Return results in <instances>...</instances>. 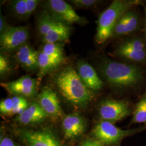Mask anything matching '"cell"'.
<instances>
[{
	"label": "cell",
	"mask_w": 146,
	"mask_h": 146,
	"mask_svg": "<svg viewBox=\"0 0 146 146\" xmlns=\"http://www.w3.org/2000/svg\"><path fill=\"white\" fill-rule=\"evenodd\" d=\"M11 26L7 22L5 17L1 14L0 17V34H2L5 31H7Z\"/></svg>",
	"instance_id": "cell-26"
},
{
	"label": "cell",
	"mask_w": 146,
	"mask_h": 146,
	"mask_svg": "<svg viewBox=\"0 0 146 146\" xmlns=\"http://www.w3.org/2000/svg\"><path fill=\"white\" fill-rule=\"evenodd\" d=\"M116 54L131 62H141L146 59V44L141 39L132 38L120 44Z\"/></svg>",
	"instance_id": "cell-9"
},
{
	"label": "cell",
	"mask_w": 146,
	"mask_h": 146,
	"mask_svg": "<svg viewBox=\"0 0 146 146\" xmlns=\"http://www.w3.org/2000/svg\"><path fill=\"white\" fill-rule=\"evenodd\" d=\"M1 85L15 96L32 97L36 94L38 83L37 80L29 76H23L13 81L1 83Z\"/></svg>",
	"instance_id": "cell-10"
},
{
	"label": "cell",
	"mask_w": 146,
	"mask_h": 146,
	"mask_svg": "<svg viewBox=\"0 0 146 146\" xmlns=\"http://www.w3.org/2000/svg\"><path fill=\"white\" fill-rule=\"evenodd\" d=\"M13 100V115H20L29 106L27 100L22 96H15Z\"/></svg>",
	"instance_id": "cell-22"
},
{
	"label": "cell",
	"mask_w": 146,
	"mask_h": 146,
	"mask_svg": "<svg viewBox=\"0 0 146 146\" xmlns=\"http://www.w3.org/2000/svg\"><path fill=\"white\" fill-rule=\"evenodd\" d=\"M77 69L79 77L90 90L98 91L104 87L103 81L88 63L84 60H79L77 63Z\"/></svg>",
	"instance_id": "cell-12"
},
{
	"label": "cell",
	"mask_w": 146,
	"mask_h": 146,
	"mask_svg": "<svg viewBox=\"0 0 146 146\" xmlns=\"http://www.w3.org/2000/svg\"><path fill=\"white\" fill-rule=\"evenodd\" d=\"M10 65L8 59L2 54L0 55V74L3 76L9 71Z\"/></svg>",
	"instance_id": "cell-25"
},
{
	"label": "cell",
	"mask_w": 146,
	"mask_h": 146,
	"mask_svg": "<svg viewBox=\"0 0 146 146\" xmlns=\"http://www.w3.org/2000/svg\"><path fill=\"white\" fill-rule=\"evenodd\" d=\"M38 78L41 80L45 75L55 70L63 63L49 57L41 50L38 53Z\"/></svg>",
	"instance_id": "cell-19"
},
{
	"label": "cell",
	"mask_w": 146,
	"mask_h": 146,
	"mask_svg": "<svg viewBox=\"0 0 146 146\" xmlns=\"http://www.w3.org/2000/svg\"><path fill=\"white\" fill-rule=\"evenodd\" d=\"M38 103L48 116L52 119H56L64 114L57 95L50 88L44 87L42 89L38 96Z\"/></svg>",
	"instance_id": "cell-11"
},
{
	"label": "cell",
	"mask_w": 146,
	"mask_h": 146,
	"mask_svg": "<svg viewBox=\"0 0 146 146\" xmlns=\"http://www.w3.org/2000/svg\"><path fill=\"white\" fill-rule=\"evenodd\" d=\"M142 4L137 0H115L100 15L97 22L95 41L101 44L113 36L115 26L125 12L136 5Z\"/></svg>",
	"instance_id": "cell-3"
},
{
	"label": "cell",
	"mask_w": 146,
	"mask_h": 146,
	"mask_svg": "<svg viewBox=\"0 0 146 146\" xmlns=\"http://www.w3.org/2000/svg\"><path fill=\"white\" fill-rule=\"evenodd\" d=\"M38 0H15L11 1V9L18 18L26 19L35 11L40 3Z\"/></svg>",
	"instance_id": "cell-17"
},
{
	"label": "cell",
	"mask_w": 146,
	"mask_h": 146,
	"mask_svg": "<svg viewBox=\"0 0 146 146\" xmlns=\"http://www.w3.org/2000/svg\"><path fill=\"white\" fill-rule=\"evenodd\" d=\"M101 142L96 139L88 140L84 141L81 146H104Z\"/></svg>",
	"instance_id": "cell-27"
},
{
	"label": "cell",
	"mask_w": 146,
	"mask_h": 146,
	"mask_svg": "<svg viewBox=\"0 0 146 146\" xmlns=\"http://www.w3.org/2000/svg\"><path fill=\"white\" fill-rule=\"evenodd\" d=\"M100 1L97 0H72V2L74 5H76L79 8H90L98 4Z\"/></svg>",
	"instance_id": "cell-24"
},
{
	"label": "cell",
	"mask_w": 146,
	"mask_h": 146,
	"mask_svg": "<svg viewBox=\"0 0 146 146\" xmlns=\"http://www.w3.org/2000/svg\"><path fill=\"white\" fill-rule=\"evenodd\" d=\"M46 8L47 13L54 19L67 26L84 21L71 5L62 0L48 1Z\"/></svg>",
	"instance_id": "cell-6"
},
{
	"label": "cell",
	"mask_w": 146,
	"mask_h": 146,
	"mask_svg": "<svg viewBox=\"0 0 146 146\" xmlns=\"http://www.w3.org/2000/svg\"><path fill=\"white\" fill-rule=\"evenodd\" d=\"M100 72L110 86L117 88L135 87L143 79L142 71L135 65L110 60L102 61Z\"/></svg>",
	"instance_id": "cell-2"
},
{
	"label": "cell",
	"mask_w": 146,
	"mask_h": 146,
	"mask_svg": "<svg viewBox=\"0 0 146 146\" xmlns=\"http://www.w3.org/2000/svg\"><path fill=\"white\" fill-rule=\"evenodd\" d=\"M17 133L28 146H61L56 136L49 130L19 129Z\"/></svg>",
	"instance_id": "cell-8"
},
{
	"label": "cell",
	"mask_w": 146,
	"mask_h": 146,
	"mask_svg": "<svg viewBox=\"0 0 146 146\" xmlns=\"http://www.w3.org/2000/svg\"><path fill=\"white\" fill-rule=\"evenodd\" d=\"M139 23V17L137 13L129 10L121 16L114 29L113 36L119 37L135 31Z\"/></svg>",
	"instance_id": "cell-14"
},
{
	"label": "cell",
	"mask_w": 146,
	"mask_h": 146,
	"mask_svg": "<svg viewBox=\"0 0 146 146\" xmlns=\"http://www.w3.org/2000/svg\"><path fill=\"white\" fill-rule=\"evenodd\" d=\"M0 112L3 115H13V98L1 100L0 102Z\"/></svg>",
	"instance_id": "cell-23"
},
{
	"label": "cell",
	"mask_w": 146,
	"mask_h": 146,
	"mask_svg": "<svg viewBox=\"0 0 146 146\" xmlns=\"http://www.w3.org/2000/svg\"><path fill=\"white\" fill-rule=\"evenodd\" d=\"M38 53L39 52L26 43L16 50V59L23 68L34 71L38 69Z\"/></svg>",
	"instance_id": "cell-15"
},
{
	"label": "cell",
	"mask_w": 146,
	"mask_h": 146,
	"mask_svg": "<svg viewBox=\"0 0 146 146\" xmlns=\"http://www.w3.org/2000/svg\"><path fill=\"white\" fill-rule=\"evenodd\" d=\"M141 131L142 129L123 130L111 122L101 120L95 126L93 133L95 139L102 144L115 145L124 138Z\"/></svg>",
	"instance_id": "cell-4"
},
{
	"label": "cell",
	"mask_w": 146,
	"mask_h": 146,
	"mask_svg": "<svg viewBox=\"0 0 146 146\" xmlns=\"http://www.w3.org/2000/svg\"><path fill=\"white\" fill-rule=\"evenodd\" d=\"M47 116V113L37 102L30 104L22 114L17 116L16 120L21 124L28 125L41 122Z\"/></svg>",
	"instance_id": "cell-16"
},
{
	"label": "cell",
	"mask_w": 146,
	"mask_h": 146,
	"mask_svg": "<svg viewBox=\"0 0 146 146\" xmlns=\"http://www.w3.org/2000/svg\"><path fill=\"white\" fill-rule=\"evenodd\" d=\"M29 33L27 27H11L0 35L1 50L11 52L26 44Z\"/></svg>",
	"instance_id": "cell-7"
},
{
	"label": "cell",
	"mask_w": 146,
	"mask_h": 146,
	"mask_svg": "<svg viewBox=\"0 0 146 146\" xmlns=\"http://www.w3.org/2000/svg\"><path fill=\"white\" fill-rule=\"evenodd\" d=\"M62 125L64 137L71 139L83 133L86 127V123L80 114L74 113L64 117Z\"/></svg>",
	"instance_id": "cell-13"
},
{
	"label": "cell",
	"mask_w": 146,
	"mask_h": 146,
	"mask_svg": "<svg viewBox=\"0 0 146 146\" xmlns=\"http://www.w3.org/2000/svg\"><path fill=\"white\" fill-rule=\"evenodd\" d=\"M132 122L134 123H146V92L136 104Z\"/></svg>",
	"instance_id": "cell-21"
},
{
	"label": "cell",
	"mask_w": 146,
	"mask_h": 146,
	"mask_svg": "<svg viewBox=\"0 0 146 146\" xmlns=\"http://www.w3.org/2000/svg\"><path fill=\"white\" fill-rule=\"evenodd\" d=\"M0 146H16L14 141L11 139L5 137L1 141Z\"/></svg>",
	"instance_id": "cell-28"
},
{
	"label": "cell",
	"mask_w": 146,
	"mask_h": 146,
	"mask_svg": "<svg viewBox=\"0 0 146 146\" xmlns=\"http://www.w3.org/2000/svg\"><path fill=\"white\" fill-rule=\"evenodd\" d=\"M131 113L129 104L123 100H105L99 106V114L101 120L113 123L125 119Z\"/></svg>",
	"instance_id": "cell-5"
},
{
	"label": "cell",
	"mask_w": 146,
	"mask_h": 146,
	"mask_svg": "<svg viewBox=\"0 0 146 146\" xmlns=\"http://www.w3.org/2000/svg\"><path fill=\"white\" fill-rule=\"evenodd\" d=\"M54 81L64 99L74 106L85 107L94 98L92 91L84 85L78 72L71 66L60 71Z\"/></svg>",
	"instance_id": "cell-1"
},
{
	"label": "cell",
	"mask_w": 146,
	"mask_h": 146,
	"mask_svg": "<svg viewBox=\"0 0 146 146\" xmlns=\"http://www.w3.org/2000/svg\"><path fill=\"white\" fill-rule=\"evenodd\" d=\"M144 8H145V14H146V7H144ZM145 35H146V27H145Z\"/></svg>",
	"instance_id": "cell-29"
},
{
	"label": "cell",
	"mask_w": 146,
	"mask_h": 146,
	"mask_svg": "<svg viewBox=\"0 0 146 146\" xmlns=\"http://www.w3.org/2000/svg\"><path fill=\"white\" fill-rule=\"evenodd\" d=\"M41 51L50 58L63 63L64 62L65 58L62 47L58 42L45 43L42 47Z\"/></svg>",
	"instance_id": "cell-20"
},
{
	"label": "cell",
	"mask_w": 146,
	"mask_h": 146,
	"mask_svg": "<svg viewBox=\"0 0 146 146\" xmlns=\"http://www.w3.org/2000/svg\"><path fill=\"white\" fill-rule=\"evenodd\" d=\"M70 35V27L61 22L52 27L46 35L42 37L45 43H57L68 40Z\"/></svg>",
	"instance_id": "cell-18"
}]
</instances>
